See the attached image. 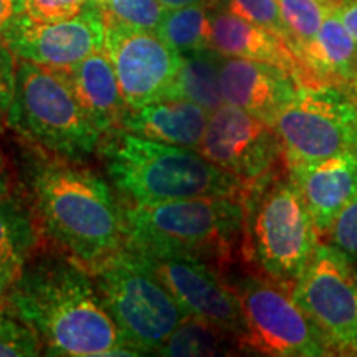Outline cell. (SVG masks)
<instances>
[{"mask_svg": "<svg viewBox=\"0 0 357 357\" xmlns=\"http://www.w3.org/2000/svg\"><path fill=\"white\" fill-rule=\"evenodd\" d=\"M7 303L50 356H134L123 344L91 271L70 253L40 247L7 293Z\"/></svg>", "mask_w": 357, "mask_h": 357, "instance_id": "cell-1", "label": "cell"}, {"mask_svg": "<svg viewBox=\"0 0 357 357\" xmlns=\"http://www.w3.org/2000/svg\"><path fill=\"white\" fill-rule=\"evenodd\" d=\"M25 160L26 199L45 238L89 271L128 242L126 213L109 184L84 166L32 147Z\"/></svg>", "mask_w": 357, "mask_h": 357, "instance_id": "cell-2", "label": "cell"}, {"mask_svg": "<svg viewBox=\"0 0 357 357\" xmlns=\"http://www.w3.org/2000/svg\"><path fill=\"white\" fill-rule=\"evenodd\" d=\"M100 151L106 172L129 205L199 197L247 199L257 184L223 171L197 149L116 131Z\"/></svg>", "mask_w": 357, "mask_h": 357, "instance_id": "cell-3", "label": "cell"}, {"mask_svg": "<svg viewBox=\"0 0 357 357\" xmlns=\"http://www.w3.org/2000/svg\"><path fill=\"white\" fill-rule=\"evenodd\" d=\"M128 245L141 252L194 257L222 270L235 260L247 225V199L199 197L129 205Z\"/></svg>", "mask_w": 357, "mask_h": 357, "instance_id": "cell-4", "label": "cell"}, {"mask_svg": "<svg viewBox=\"0 0 357 357\" xmlns=\"http://www.w3.org/2000/svg\"><path fill=\"white\" fill-rule=\"evenodd\" d=\"M7 119L26 142L75 162H86L105 139L79 105L66 70L32 61L17 60Z\"/></svg>", "mask_w": 357, "mask_h": 357, "instance_id": "cell-5", "label": "cell"}, {"mask_svg": "<svg viewBox=\"0 0 357 357\" xmlns=\"http://www.w3.org/2000/svg\"><path fill=\"white\" fill-rule=\"evenodd\" d=\"M123 344L139 354H158L189 314L141 253L126 243L91 270Z\"/></svg>", "mask_w": 357, "mask_h": 357, "instance_id": "cell-6", "label": "cell"}, {"mask_svg": "<svg viewBox=\"0 0 357 357\" xmlns=\"http://www.w3.org/2000/svg\"><path fill=\"white\" fill-rule=\"evenodd\" d=\"M252 204L250 248L268 280L288 287L300 278L318 248V229L291 178L257 185Z\"/></svg>", "mask_w": 357, "mask_h": 357, "instance_id": "cell-7", "label": "cell"}, {"mask_svg": "<svg viewBox=\"0 0 357 357\" xmlns=\"http://www.w3.org/2000/svg\"><path fill=\"white\" fill-rule=\"evenodd\" d=\"M339 86L300 84L296 96L276 116L273 128L287 164L357 151V100Z\"/></svg>", "mask_w": 357, "mask_h": 357, "instance_id": "cell-8", "label": "cell"}, {"mask_svg": "<svg viewBox=\"0 0 357 357\" xmlns=\"http://www.w3.org/2000/svg\"><path fill=\"white\" fill-rule=\"evenodd\" d=\"M235 291L243 316L242 349L276 357L333 356L318 328L283 284L243 278Z\"/></svg>", "mask_w": 357, "mask_h": 357, "instance_id": "cell-9", "label": "cell"}, {"mask_svg": "<svg viewBox=\"0 0 357 357\" xmlns=\"http://www.w3.org/2000/svg\"><path fill=\"white\" fill-rule=\"evenodd\" d=\"M291 296L333 354L357 356V273L334 245H318Z\"/></svg>", "mask_w": 357, "mask_h": 357, "instance_id": "cell-10", "label": "cell"}, {"mask_svg": "<svg viewBox=\"0 0 357 357\" xmlns=\"http://www.w3.org/2000/svg\"><path fill=\"white\" fill-rule=\"evenodd\" d=\"M106 20L93 0L78 15L58 22H37L17 13L3 32L2 42L17 60L70 70L93 53L105 50Z\"/></svg>", "mask_w": 357, "mask_h": 357, "instance_id": "cell-11", "label": "cell"}, {"mask_svg": "<svg viewBox=\"0 0 357 357\" xmlns=\"http://www.w3.org/2000/svg\"><path fill=\"white\" fill-rule=\"evenodd\" d=\"M105 52L131 109L166 95L182 63L181 53L155 30L134 29L111 20H106Z\"/></svg>", "mask_w": 357, "mask_h": 357, "instance_id": "cell-12", "label": "cell"}, {"mask_svg": "<svg viewBox=\"0 0 357 357\" xmlns=\"http://www.w3.org/2000/svg\"><path fill=\"white\" fill-rule=\"evenodd\" d=\"M197 151L223 171L253 184L265 178L283 155L273 126L227 102L211 113Z\"/></svg>", "mask_w": 357, "mask_h": 357, "instance_id": "cell-13", "label": "cell"}, {"mask_svg": "<svg viewBox=\"0 0 357 357\" xmlns=\"http://www.w3.org/2000/svg\"><path fill=\"white\" fill-rule=\"evenodd\" d=\"M137 252L162 280L187 314L225 329L234 334L242 346V305L235 289L223 283L220 270L194 257L141 250Z\"/></svg>", "mask_w": 357, "mask_h": 357, "instance_id": "cell-14", "label": "cell"}, {"mask_svg": "<svg viewBox=\"0 0 357 357\" xmlns=\"http://www.w3.org/2000/svg\"><path fill=\"white\" fill-rule=\"evenodd\" d=\"M220 83L227 105L247 111L270 126L300 88L287 70L234 56H222Z\"/></svg>", "mask_w": 357, "mask_h": 357, "instance_id": "cell-15", "label": "cell"}, {"mask_svg": "<svg viewBox=\"0 0 357 357\" xmlns=\"http://www.w3.org/2000/svg\"><path fill=\"white\" fill-rule=\"evenodd\" d=\"M287 166L316 229L319 234L329 231L336 217L357 195V151Z\"/></svg>", "mask_w": 357, "mask_h": 357, "instance_id": "cell-16", "label": "cell"}, {"mask_svg": "<svg viewBox=\"0 0 357 357\" xmlns=\"http://www.w3.org/2000/svg\"><path fill=\"white\" fill-rule=\"evenodd\" d=\"M211 48L222 56L245 58L278 66L289 71L300 84L305 79L300 58L283 38L225 10L212 8Z\"/></svg>", "mask_w": 357, "mask_h": 357, "instance_id": "cell-17", "label": "cell"}, {"mask_svg": "<svg viewBox=\"0 0 357 357\" xmlns=\"http://www.w3.org/2000/svg\"><path fill=\"white\" fill-rule=\"evenodd\" d=\"M211 113L181 98H159L141 108L129 109L123 131L151 141L199 149Z\"/></svg>", "mask_w": 357, "mask_h": 357, "instance_id": "cell-18", "label": "cell"}, {"mask_svg": "<svg viewBox=\"0 0 357 357\" xmlns=\"http://www.w3.org/2000/svg\"><path fill=\"white\" fill-rule=\"evenodd\" d=\"M66 73L79 105L102 136L123 129L131 108L124 101L113 63L105 50L84 58Z\"/></svg>", "mask_w": 357, "mask_h": 357, "instance_id": "cell-19", "label": "cell"}, {"mask_svg": "<svg viewBox=\"0 0 357 357\" xmlns=\"http://www.w3.org/2000/svg\"><path fill=\"white\" fill-rule=\"evenodd\" d=\"M305 79L303 84L356 83L357 42L339 19L336 7L326 15L318 33L296 50Z\"/></svg>", "mask_w": 357, "mask_h": 357, "instance_id": "cell-20", "label": "cell"}, {"mask_svg": "<svg viewBox=\"0 0 357 357\" xmlns=\"http://www.w3.org/2000/svg\"><path fill=\"white\" fill-rule=\"evenodd\" d=\"M42 227L29 199L0 189V284L8 289L42 247Z\"/></svg>", "mask_w": 357, "mask_h": 357, "instance_id": "cell-21", "label": "cell"}, {"mask_svg": "<svg viewBox=\"0 0 357 357\" xmlns=\"http://www.w3.org/2000/svg\"><path fill=\"white\" fill-rule=\"evenodd\" d=\"M220 63L222 55L212 48L182 55L181 68L162 98H181L213 113L225 105L222 95Z\"/></svg>", "mask_w": 357, "mask_h": 357, "instance_id": "cell-22", "label": "cell"}, {"mask_svg": "<svg viewBox=\"0 0 357 357\" xmlns=\"http://www.w3.org/2000/svg\"><path fill=\"white\" fill-rule=\"evenodd\" d=\"M238 339L208 321L189 316L174 329L155 356H220L230 354ZM242 349V346H240Z\"/></svg>", "mask_w": 357, "mask_h": 357, "instance_id": "cell-23", "label": "cell"}, {"mask_svg": "<svg viewBox=\"0 0 357 357\" xmlns=\"http://www.w3.org/2000/svg\"><path fill=\"white\" fill-rule=\"evenodd\" d=\"M155 32L181 55L208 50L212 37V8L208 3L169 8Z\"/></svg>", "mask_w": 357, "mask_h": 357, "instance_id": "cell-24", "label": "cell"}, {"mask_svg": "<svg viewBox=\"0 0 357 357\" xmlns=\"http://www.w3.org/2000/svg\"><path fill=\"white\" fill-rule=\"evenodd\" d=\"M337 2L339 0H278L281 17L291 35L294 53L318 33L326 15Z\"/></svg>", "mask_w": 357, "mask_h": 357, "instance_id": "cell-25", "label": "cell"}, {"mask_svg": "<svg viewBox=\"0 0 357 357\" xmlns=\"http://www.w3.org/2000/svg\"><path fill=\"white\" fill-rule=\"evenodd\" d=\"M43 342L38 333L6 303L0 306V357L40 356Z\"/></svg>", "mask_w": 357, "mask_h": 357, "instance_id": "cell-26", "label": "cell"}, {"mask_svg": "<svg viewBox=\"0 0 357 357\" xmlns=\"http://www.w3.org/2000/svg\"><path fill=\"white\" fill-rule=\"evenodd\" d=\"M208 6L270 30L293 48L291 35L281 17L278 0H211Z\"/></svg>", "mask_w": 357, "mask_h": 357, "instance_id": "cell-27", "label": "cell"}, {"mask_svg": "<svg viewBox=\"0 0 357 357\" xmlns=\"http://www.w3.org/2000/svg\"><path fill=\"white\" fill-rule=\"evenodd\" d=\"M98 6L106 20L142 30H158L167 12L159 0H102Z\"/></svg>", "mask_w": 357, "mask_h": 357, "instance_id": "cell-28", "label": "cell"}, {"mask_svg": "<svg viewBox=\"0 0 357 357\" xmlns=\"http://www.w3.org/2000/svg\"><path fill=\"white\" fill-rule=\"evenodd\" d=\"M93 0H22V13L37 22L66 20L83 12Z\"/></svg>", "mask_w": 357, "mask_h": 357, "instance_id": "cell-29", "label": "cell"}, {"mask_svg": "<svg viewBox=\"0 0 357 357\" xmlns=\"http://www.w3.org/2000/svg\"><path fill=\"white\" fill-rule=\"evenodd\" d=\"M331 243L349 260H357V195L346 205L329 229Z\"/></svg>", "mask_w": 357, "mask_h": 357, "instance_id": "cell-30", "label": "cell"}, {"mask_svg": "<svg viewBox=\"0 0 357 357\" xmlns=\"http://www.w3.org/2000/svg\"><path fill=\"white\" fill-rule=\"evenodd\" d=\"M17 75V56L8 50L3 42H0V106L8 111L13 91H15Z\"/></svg>", "mask_w": 357, "mask_h": 357, "instance_id": "cell-31", "label": "cell"}, {"mask_svg": "<svg viewBox=\"0 0 357 357\" xmlns=\"http://www.w3.org/2000/svg\"><path fill=\"white\" fill-rule=\"evenodd\" d=\"M336 12L357 42V0H339L336 3Z\"/></svg>", "mask_w": 357, "mask_h": 357, "instance_id": "cell-32", "label": "cell"}, {"mask_svg": "<svg viewBox=\"0 0 357 357\" xmlns=\"http://www.w3.org/2000/svg\"><path fill=\"white\" fill-rule=\"evenodd\" d=\"M22 12L20 0H0V42L8 24L13 20L17 13Z\"/></svg>", "mask_w": 357, "mask_h": 357, "instance_id": "cell-33", "label": "cell"}, {"mask_svg": "<svg viewBox=\"0 0 357 357\" xmlns=\"http://www.w3.org/2000/svg\"><path fill=\"white\" fill-rule=\"evenodd\" d=\"M159 2L169 10V8L195 6V3H208L211 0H159Z\"/></svg>", "mask_w": 357, "mask_h": 357, "instance_id": "cell-34", "label": "cell"}, {"mask_svg": "<svg viewBox=\"0 0 357 357\" xmlns=\"http://www.w3.org/2000/svg\"><path fill=\"white\" fill-rule=\"evenodd\" d=\"M7 293H8V289H6L2 284H0V306L6 305L7 303Z\"/></svg>", "mask_w": 357, "mask_h": 357, "instance_id": "cell-35", "label": "cell"}, {"mask_svg": "<svg viewBox=\"0 0 357 357\" xmlns=\"http://www.w3.org/2000/svg\"><path fill=\"white\" fill-rule=\"evenodd\" d=\"M0 174H2V158H0ZM0 189H3L2 184H0Z\"/></svg>", "mask_w": 357, "mask_h": 357, "instance_id": "cell-36", "label": "cell"}, {"mask_svg": "<svg viewBox=\"0 0 357 357\" xmlns=\"http://www.w3.org/2000/svg\"><path fill=\"white\" fill-rule=\"evenodd\" d=\"M0 113H6V109H3L2 106H0ZM6 114H7V113H6Z\"/></svg>", "mask_w": 357, "mask_h": 357, "instance_id": "cell-37", "label": "cell"}, {"mask_svg": "<svg viewBox=\"0 0 357 357\" xmlns=\"http://www.w3.org/2000/svg\"><path fill=\"white\" fill-rule=\"evenodd\" d=\"M95 2H96V3H101V2H102V0H95Z\"/></svg>", "mask_w": 357, "mask_h": 357, "instance_id": "cell-38", "label": "cell"}, {"mask_svg": "<svg viewBox=\"0 0 357 357\" xmlns=\"http://www.w3.org/2000/svg\"><path fill=\"white\" fill-rule=\"evenodd\" d=\"M20 2H22V0H20Z\"/></svg>", "mask_w": 357, "mask_h": 357, "instance_id": "cell-39", "label": "cell"}]
</instances>
